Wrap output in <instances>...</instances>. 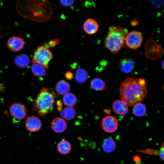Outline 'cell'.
<instances>
[{"label":"cell","mask_w":164,"mask_h":164,"mask_svg":"<svg viewBox=\"0 0 164 164\" xmlns=\"http://www.w3.org/2000/svg\"><path fill=\"white\" fill-rule=\"evenodd\" d=\"M63 100L64 104L67 107H72L74 106L77 102L76 96L73 94L69 92L63 95Z\"/></svg>","instance_id":"cell-24"},{"label":"cell","mask_w":164,"mask_h":164,"mask_svg":"<svg viewBox=\"0 0 164 164\" xmlns=\"http://www.w3.org/2000/svg\"><path fill=\"white\" fill-rule=\"evenodd\" d=\"M76 114L75 109L71 107H65L60 113L62 118L68 121L73 119L75 117Z\"/></svg>","instance_id":"cell-21"},{"label":"cell","mask_w":164,"mask_h":164,"mask_svg":"<svg viewBox=\"0 0 164 164\" xmlns=\"http://www.w3.org/2000/svg\"><path fill=\"white\" fill-rule=\"evenodd\" d=\"M146 112L145 105L141 102L137 103L133 106L132 113L136 116H143L146 114Z\"/></svg>","instance_id":"cell-23"},{"label":"cell","mask_w":164,"mask_h":164,"mask_svg":"<svg viewBox=\"0 0 164 164\" xmlns=\"http://www.w3.org/2000/svg\"><path fill=\"white\" fill-rule=\"evenodd\" d=\"M164 143H163L159 150V154L160 159L162 160H164Z\"/></svg>","instance_id":"cell-29"},{"label":"cell","mask_w":164,"mask_h":164,"mask_svg":"<svg viewBox=\"0 0 164 164\" xmlns=\"http://www.w3.org/2000/svg\"><path fill=\"white\" fill-rule=\"evenodd\" d=\"M51 126L52 129L54 132L57 133H61L66 129L67 124L63 118L57 117L52 121Z\"/></svg>","instance_id":"cell-14"},{"label":"cell","mask_w":164,"mask_h":164,"mask_svg":"<svg viewBox=\"0 0 164 164\" xmlns=\"http://www.w3.org/2000/svg\"><path fill=\"white\" fill-rule=\"evenodd\" d=\"M142 40V33L137 31L134 30L127 34L125 43L129 48L136 50L141 46Z\"/></svg>","instance_id":"cell-7"},{"label":"cell","mask_w":164,"mask_h":164,"mask_svg":"<svg viewBox=\"0 0 164 164\" xmlns=\"http://www.w3.org/2000/svg\"><path fill=\"white\" fill-rule=\"evenodd\" d=\"M91 87L94 90L102 91L107 89L105 83L102 79L99 78H95L91 81Z\"/></svg>","instance_id":"cell-19"},{"label":"cell","mask_w":164,"mask_h":164,"mask_svg":"<svg viewBox=\"0 0 164 164\" xmlns=\"http://www.w3.org/2000/svg\"><path fill=\"white\" fill-rule=\"evenodd\" d=\"M164 60H163L162 62V64H161L163 69H164Z\"/></svg>","instance_id":"cell-32"},{"label":"cell","mask_w":164,"mask_h":164,"mask_svg":"<svg viewBox=\"0 0 164 164\" xmlns=\"http://www.w3.org/2000/svg\"><path fill=\"white\" fill-rule=\"evenodd\" d=\"M128 30L121 25L111 26L104 39L105 47L111 53L117 54L125 47V40Z\"/></svg>","instance_id":"cell-3"},{"label":"cell","mask_w":164,"mask_h":164,"mask_svg":"<svg viewBox=\"0 0 164 164\" xmlns=\"http://www.w3.org/2000/svg\"><path fill=\"white\" fill-rule=\"evenodd\" d=\"M17 10L22 16L38 22L49 19L53 11L51 5L47 1H18Z\"/></svg>","instance_id":"cell-1"},{"label":"cell","mask_w":164,"mask_h":164,"mask_svg":"<svg viewBox=\"0 0 164 164\" xmlns=\"http://www.w3.org/2000/svg\"><path fill=\"white\" fill-rule=\"evenodd\" d=\"M150 2L157 7L161 6L163 4V0L150 1Z\"/></svg>","instance_id":"cell-28"},{"label":"cell","mask_w":164,"mask_h":164,"mask_svg":"<svg viewBox=\"0 0 164 164\" xmlns=\"http://www.w3.org/2000/svg\"><path fill=\"white\" fill-rule=\"evenodd\" d=\"M70 89V85L67 81L61 80L56 84L55 87L56 91L61 95H64L68 93Z\"/></svg>","instance_id":"cell-18"},{"label":"cell","mask_w":164,"mask_h":164,"mask_svg":"<svg viewBox=\"0 0 164 164\" xmlns=\"http://www.w3.org/2000/svg\"><path fill=\"white\" fill-rule=\"evenodd\" d=\"M65 76L67 79L71 80L73 77V74L72 72L69 71L66 73L65 74Z\"/></svg>","instance_id":"cell-30"},{"label":"cell","mask_w":164,"mask_h":164,"mask_svg":"<svg viewBox=\"0 0 164 164\" xmlns=\"http://www.w3.org/2000/svg\"><path fill=\"white\" fill-rule=\"evenodd\" d=\"M9 111L11 116L18 121L24 119L27 114V111L25 105L19 103L12 104L10 108Z\"/></svg>","instance_id":"cell-8"},{"label":"cell","mask_w":164,"mask_h":164,"mask_svg":"<svg viewBox=\"0 0 164 164\" xmlns=\"http://www.w3.org/2000/svg\"><path fill=\"white\" fill-rule=\"evenodd\" d=\"M42 126V124L40 120L36 116L33 115L29 116L26 120V127L30 132H38L41 129Z\"/></svg>","instance_id":"cell-11"},{"label":"cell","mask_w":164,"mask_h":164,"mask_svg":"<svg viewBox=\"0 0 164 164\" xmlns=\"http://www.w3.org/2000/svg\"><path fill=\"white\" fill-rule=\"evenodd\" d=\"M14 62L18 67L24 68L29 65L30 63V59L27 55L21 54L15 57L14 59Z\"/></svg>","instance_id":"cell-17"},{"label":"cell","mask_w":164,"mask_h":164,"mask_svg":"<svg viewBox=\"0 0 164 164\" xmlns=\"http://www.w3.org/2000/svg\"><path fill=\"white\" fill-rule=\"evenodd\" d=\"M31 70L33 74L36 77H42L46 74V68L38 63H33L31 66Z\"/></svg>","instance_id":"cell-25"},{"label":"cell","mask_w":164,"mask_h":164,"mask_svg":"<svg viewBox=\"0 0 164 164\" xmlns=\"http://www.w3.org/2000/svg\"><path fill=\"white\" fill-rule=\"evenodd\" d=\"M60 3L66 7H70L74 3V1L70 0H60Z\"/></svg>","instance_id":"cell-26"},{"label":"cell","mask_w":164,"mask_h":164,"mask_svg":"<svg viewBox=\"0 0 164 164\" xmlns=\"http://www.w3.org/2000/svg\"><path fill=\"white\" fill-rule=\"evenodd\" d=\"M7 44L9 49L11 51L17 52L24 48L25 42L22 38L13 36L8 39Z\"/></svg>","instance_id":"cell-10"},{"label":"cell","mask_w":164,"mask_h":164,"mask_svg":"<svg viewBox=\"0 0 164 164\" xmlns=\"http://www.w3.org/2000/svg\"><path fill=\"white\" fill-rule=\"evenodd\" d=\"M118 123L114 116H107L104 117L101 121V126L103 130L106 132L112 133L117 129Z\"/></svg>","instance_id":"cell-9"},{"label":"cell","mask_w":164,"mask_h":164,"mask_svg":"<svg viewBox=\"0 0 164 164\" xmlns=\"http://www.w3.org/2000/svg\"><path fill=\"white\" fill-rule=\"evenodd\" d=\"M119 94L121 99L128 106H133L141 102L147 94L145 80L132 77L126 78L120 85Z\"/></svg>","instance_id":"cell-2"},{"label":"cell","mask_w":164,"mask_h":164,"mask_svg":"<svg viewBox=\"0 0 164 164\" xmlns=\"http://www.w3.org/2000/svg\"><path fill=\"white\" fill-rule=\"evenodd\" d=\"M51 51L44 46L37 47L33 56L32 61L33 63L40 64L46 68H48L50 60L53 58Z\"/></svg>","instance_id":"cell-5"},{"label":"cell","mask_w":164,"mask_h":164,"mask_svg":"<svg viewBox=\"0 0 164 164\" xmlns=\"http://www.w3.org/2000/svg\"><path fill=\"white\" fill-rule=\"evenodd\" d=\"M88 77V73L85 69L80 68L76 70L75 78L77 82L80 83H84L87 80Z\"/></svg>","instance_id":"cell-22"},{"label":"cell","mask_w":164,"mask_h":164,"mask_svg":"<svg viewBox=\"0 0 164 164\" xmlns=\"http://www.w3.org/2000/svg\"><path fill=\"white\" fill-rule=\"evenodd\" d=\"M55 97L54 92H50L48 89L43 87L33 103V109L41 116L50 113L53 107Z\"/></svg>","instance_id":"cell-4"},{"label":"cell","mask_w":164,"mask_h":164,"mask_svg":"<svg viewBox=\"0 0 164 164\" xmlns=\"http://www.w3.org/2000/svg\"><path fill=\"white\" fill-rule=\"evenodd\" d=\"M145 55L147 58L155 60L160 57L163 53L162 46L153 39H148L145 46Z\"/></svg>","instance_id":"cell-6"},{"label":"cell","mask_w":164,"mask_h":164,"mask_svg":"<svg viewBox=\"0 0 164 164\" xmlns=\"http://www.w3.org/2000/svg\"><path fill=\"white\" fill-rule=\"evenodd\" d=\"M116 147L115 141L111 137L104 139L102 143V148L103 151L107 153H111L113 152L115 150Z\"/></svg>","instance_id":"cell-16"},{"label":"cell","mask_w":164,"mask_h":164,"mask_svg":"<svg viewBox=\"0 0 164 164\" xmlns=\"http://www.w3.org/2000/svg\"><path fill=\"white\" fill-rule=\"evenodd\" d=\"M133 159L135 162H140L141 159L138 156H135L133 158Z\"/></svg>","instance_id":"cell-31"},{"label":"cell","mask_w":164,"mask_h":164,"mask_svg":"<svg viewBox=\"0 0 164 164\" xmlns=\"http://www.w3.org/2000/svg\"><path fill=\"white\" fill-rule=\"evenodd\" d=\"M83 28L86 33L89 35H93L97 31L99 25L95 20L92 18H88L84 22Z\"/></svg>","instance_id":"cell-13"},{"label":"cell","mask_w":164,"mask_h":164,"mask_svg":"<svg viewBox=\"0 0 164 164\" xmlns=\"http://www.w3.org/2000/svg\"><path fill=\"white\" fill-rule=\"evenodd\" d=\"M112 107L114 112L120 116L125 115L128 110V105L121 99L115 101L113 104Z\"/></svg>","instance_id":"cell-12"},{"label":"cell","mask_w":164,"mask_h":164,"mask_svg":"<svg viewBox=\"0 0 164 164\" xmlns=\"http://www.w3.org/2000/svg\"><path fill=\"white\" fill-rule=\"evenodd\" d=\"M60 42L59 39H53L50 41L49 42V44L50 47H53L59 44Z\"/></svg>","instance_id":"cell-27"},{"label":"cell","mask_w":164,"mask_h":164,"mask_svg":"<svg viewBox=\"0 0 164 164\" xmlns=\"http://www.w3.org/2000/svg\"><path fill=\"white\" fill-rule=\"evenodd\" d=\"M71 146L70 143L67 140L63 139L60 141L57 145L59 152L63 155L68 154L70 151Z\"/></svg>","instance_id":"cell-20"},{"label":"cell","mask_w":164,"mask_h":164,"mask_svg":"<svg viewBox=\"0 0 164 164\" xmlns=\"http://www.w3.org/2000/svg\"><path fill=\"white\" fill-rule=\"evenodd\" d=\"M134 66L135 62L130 58L125 57L121 59L119 62V68L121 71L125 73L131 72Z\"/></svg>","instance_id":"cell-15"}]
</instances>
